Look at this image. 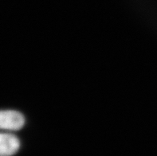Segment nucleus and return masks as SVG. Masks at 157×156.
<instances>
[{"instance_id": "f257e3e1", "label": "nucleus", "mask_w": 157, "mask_h": 156, "mask_svg": "<svg viewBox=\"0 0 157 156\" xmlns=\"http://www.w3.org/2000/svg\"><path fill=\"white\" fill-rule=\"evenodd\" d=\"M22 114L12 110L0 111V130L17 131L24 126Z\"/></svg>"}, {"instance_id": "f03ea898", "label": "nucleus", "mask_w": 157, "mask_h": 156, "mask_svg": "<svg viewBox=\"0 0 157 156\" xmlns=\"http://www.w3.org/2000/svg\"><path fill=\"white\" fill-rule=\"evenodd\" d=\"M20 141L10 133H0V156H12L18 150Z\"/></svg>"}]
</instances>
